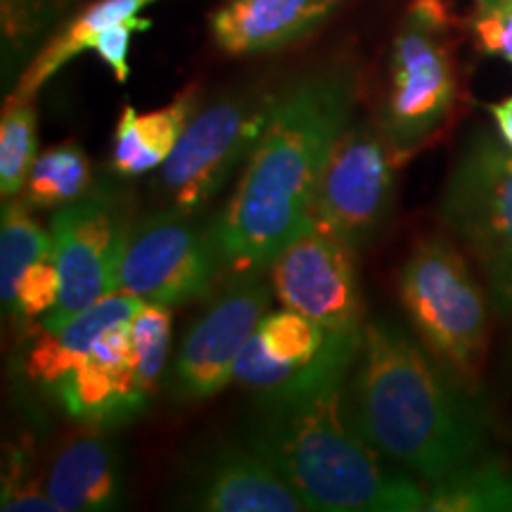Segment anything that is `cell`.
<instances>
[{"label":"cell","instance_id":"31","mask_svg":"<svg viewBox=\"0 0 512 512\" xmlns=\"http://www.w3.org/2000/svg\"><path fill=\"white\" fill-rule=\"evenodd\" d=\"M482 5H494V3H501V0H479Z\"/></svg>","mask_w":512,"mask_h":512},{"label":"cell","instance_id":"6","mask_svg":"<svg viewBox=\"0 0 512 512\" xmlns=\"http://www.w3.org/2000/svg\"><path fill=\"white\" fill-rule=\"evenodd\" d=\"M441 221L477 261L494 302L512 311V152L477 133L441 195Z\"/></svg>","mask_w":512,"mask_h":512},{"label":"cell","instance_id":"5","mask_svg":"<svg viewBox=\"0 0 512 512\" xmlns=\"http://www.w3.org/2000/svg\"><path fill=\"white\" fill-rule=\"evenodd\" d=\"M399 297L422 347L467 392H477L489 344V309L451 240L422 238L403 261Z\"/></svg>","mask_w":512,"mask_h":512},{"label":"cell","instance_id":"23","mask_svg":"<svg viewBox=\"0 0 512 512\" xmlns=\"http://www.w3.org/2000/svg\"><path fill=\"white\" fill-rule=\"evenodd\" d=\"M91 188V162L76 143H60L41 152L31 166L24 200L31 207H64Z\"/></svg>","mask_w":512,"mask_h":512},{"label":"cell","instance_id":"18","mask_svg":"<svg viewBox=\"0 0 512 512\" xmlns=\"http://www.w3.org/2000/svg\"><path fill=\"white\" fill-rule=\"evenodd\" d=\"M145 302L126 292H112L88 311L55 330L38 332L27 354V375L38 387L55 396L64 380L91 354L95 339L121 320H131Z\"/></svg>","mask_w":512,"mask_h":512},{"label":"cell","instance_id":"2","mask_svg":"<svg viewBox=\"0 0 512 512\" xmlns=\"http://www.w3.org/2000/svg\"><path fill=\"white\" fill-rule=\"evenodd\" d=\"M358 81L351 64L318 69L275 95L216 233L233 273L266 271L313 228V195L339 133L351 121Z\"/></svg>","mask_w":512,"mask_h":512},{"label":"cell","instance_id":"16","mask_svg":"<svg viewBox=\"0 0 512 512\" xmlns=\"http://www.w3.org/2000/svg\"><path fill=\"white\" fill-rule=\"evenodd\" d=\"M325 332L297 311L266 313L235 363L242 387L266 394L283 387L323 347Z\"/></svg>","mask_w":512,"mask_h":512},{"label":"cell","instance_id":"27","mask_svg":"<svg viewBox=\"0 0 512 512\" xmlns=\"http://www.w3.org/2000/svg\"><path fill=\"white\" fill-rule=\"evenodd\" d=\"M57 297H60V273H57L53 249H50L43 259H38L24 273L22 283L17 287L15 306H12L10 313L22 323L43 320L53 311Z\"/></svg>","mask_w":512,"mask_h":512},{"label":"cell","instance_id":"4","mask_svg":"<svg viewBox=\"0 0 512 512\" xmlns=\"http://www.w3.org/2000/svg\"><path fill=\"white\" fill-rule=\"evenodd\" d=\"M458 107V69L446 0H411L394 36L380 128L396 166L437 143Z\"/></svg>","mask_w":512,"mask_h":512},{"label":"cell","instance_id":"21","mask_svg":"<svg viewBox=\"0 0 512 512\" xmlns=\"http://www.w3.org/2000/svg\"><path fill=\"white\" fill-rule=\"evenodd\" d=\"M425 510L484 512L512 510V472L494 460H475L427 484Z\"/></svg>","mask_w":512,"mask_h":512},{"label":"cell","instance_id":"12","mask_svg":"<svg viewBox=\"0 0 512 512\" xmlns=\"http://www.w3.org/2000/svg\"><path fill=\"white\" fill-rule=\"evenodd\" d=\"M354 254L313 226L266 268L273 294L285 309L302 313L323 332L361 330L363 302Z\"/></svg>","mask_w":512,"mask_h":512},{"label":"cell","instance_id":"13","mask_svg":"<svg viewBox=\"0 0 512 512\" xmlns=\"http://www.w3.org/2000/svg\"><path fill=\"white\" fill-rule=\"evenodd\" d=\"M192 508L207 512H302L297 489L256 446H223L200 467Z\"/></svg>","mask_w":512,"mask_h":512},{"label":"cell","instance_id":"25","mask_svg":"<svg viewBox=\"0 0 512 512\" xmlns=\"http://www.w3.org/2000/svg\"><path fill=\"white\" fill-rule=\"evenodd\" d=\"M133 382L147 401L155 394L171 347V306L145 302L131 318Z\"/></svg>","mask_w":512,"mask_h":512},{"label":"cell","instance_id":"1","mask_svg":"<svg viewBox=\"0 0 512 512\" xmlns=\"http://www.w3.org/2000/svg\"><path fill=\"white\" fill-rule=\"evenodd\" d=\"M361 330L325 332L313 361L264 394L249 444L278 467L306 510H425L427 489L420 479L384 460L351 415L349 377Z\"/></svg>","mask_w":512,"mask_h":512},{"label":"cell","instance_id":"14","mask_svg":"<svg viewBox=\"0 0 512 512\" xmlns=\"http://www.w3.org/2000/svg\"><path fill=\"white\" fill-rule=\"evenodd\" d=\"M74 418L107 425L138 415L145 399L133 382L131 320H121L95 339L91 354L55 392Z\"/></svg>","mask_w":512,"mask_h":512},{"label":"cell","instance_id":"19","mask_svg":"<svg viewBox=\"0 0 512 512\" xmlns=\"http://www.w3.org/2000/svg\"><path fill=\"white\" fill-rule=\"evenodd\" d=\"M195 110V88L178 93L162 110L138 114L131 105L121 112L114 131L112 166L121 176H138L169 159Z\"/></svg>","mask_w":512,"mask_h":512},{"label":"cell","instance_id":"28","mask_svg":"<svg viewBox=\"0 0 512 512\" xmlns=\"http://www.w3.org/2000/svg\"><path fill=\"white\" fill-rule=\"evenodd\" d=\"M150 27V19H143L138 15L124 19V22L112 24V27L102 29L98 36H93L91 48L88 50H95L107 62V67L112 69V74L117 76V81L126 83L128 74H131V69H128V43H131V36L136 31H147Z\"/></svg>","mask_w":512,"mask_h":512},{"label":"cell","instance_id":"9","mask_svg":"<svg viewBox=\"0 0 512 512\" xmlns=\"http://www.w3.org/2000/svg\"><path fill=\"white\" fill-rule=\"evenodd\" d=\"M396 162L373 121L344 126L313 195V226L361 252L380 235L394 204Z\"/></svg>","mask_w":512,"mask_h":512},{"label":"cell","instance_id":"11","mask_svg":"<svg viewBox=\"0 0 512 512\" xmlns=\"http://www.w3.org/2000/svg\"><path fill=\"white\" fill-rule=\"evenodd\" d=\"M273 287L264 271H240L185 335L171 368L176 401H204L223 392L256 325L268 313Z\"/></svg>","mask_w":512,"mask_h":512},{"label":"cell","instance_id":"8","mask_svg":"<svg viewBox=\"0 0 512 512\" xmlns=\"http://www.w3.org/2000/svg\"><path fill=\"white\" fill-rule=\"evenodd\" d=\"M228 268L216 221L204 223L197 211L166 204L136 219L119 268V292L164 306H181L214 290Z\"/></svg>","mask_w":512,"mask_h":512},{"label":"cell","instance_id":"7","mask_svg":"<svg viewBox=\"0 0 512 512\" xmlns=\"http://www.w3.org/2000/svg\"><path fill=\"white\" fill-rule=\"evenodd\" d=\"M133 221L124 192L105 181L91 185L79 200L55 211L50 249L60 273V297L41 320L43 330L62 328L67 320L117 292Z\"/></svg>","mask_w":512,"mask_h":512},{"label":"cell","instance_id":"3","mask_svg":"<svg viewBox=\"0 0 512 512\" xmlns=\"http://www.w3.org/2000/svg\"><path fill=\"white\" fill-rule=\"evenodd\" d=\"M465 392L394 323L363 325L349 406L363 439L394 467L432 484L482 456L484 422Z\"/></svg>","mask_w":512,"mask_h":512},{"label":"cell","instance_id":"22","mask_svg":"<svg viewBox=\"0 0 512 512\" xmlns=\"http://www.w3.org/2000/svg\"><path fill=\"white\" fill-rule=\"evenodd\" d=\"M27 200L10 197L3 204L0 223V294L5 313L12 311L17 287L24 273L50 252V230L38 223L29 211Z\"/></svg>","mask_w":512,"mask_h":512},{"label":"cell","instance_id":"15","mask_svg":"<svg viewBox=\"0 0 512 512\" xmlns=\"http://www.w3.org/2000/svg\"><path fill=\"white\" fill-rule=\"evenodd\" d=\"M337 0H226L211 15L216 46L228 55L283 48L318 27Z\"/></svg>","mask_w":512,"mask_h":512},{"label":"cell","instance_id":"26","mask_svg":"<svg viewBox=\"0 0 512 512\" xmlns=\"http://www.w3.org/2000/svg\"><path fill=\"white\" fill-rule=\"evenodd\" d=\"M0 508L5 512H57L46 491V484H41L36 475L34 456H31V448L27 444L15 446L10 451Z\"/></svg>","mask_w":512,"mask_h":512},{"label":"cell","instance_id":"10","mask_svg":"<svg viewBox=\"0 0 512 512\" xmlns=\"http://www.w3.org/2000/svg\"><path fill=\"white\" fill-rule=\"evenodd\" d=\"M273 100L264 93H235L192 114L157 178L171 207L200 211L214 200L252 155Z\"/></svg>","mask_w":512,"mask_h":512},{"label":"cell","instance_id":"30","mask_svg":"<svg viewBox=\"0 0 512 512\" xmlns=\"http://www.w3.org/2000/svg\"><path fill=\"white\" fill-rule=\"evenodd\" d=\"M489 112L496 121L498 136H501L505 147H508V150L512 152V95H510V98L501 100V102H494V105H489Z\"/></svg>","mask_w":512,"mask_h":512},{"label":"cell","instance_id":"24","mask_svg":"<svg viewBox=\"0 0 512 512\" xmlns=\"http://www.w3.org/2000/svg\"><path fill=\"white\" fill-rule=\"evenodd\" d=\"M36 110L34 102L10 95L0 119V192L3 200L24 192L36 162Z\"/></svg>","mask_w":512,"mask_h":512},{"label":"cell","instance_id":"17","mask_svg":"<svg viewBox=\"0 0 512 512\" xmlns=\"http://www.w3.org/2000/svg\"><path fill=\"white\" fill-rule=\"evenodd\" d=\"M46 491L57 512L117 508L121 467L114 446L98 432L69 439L50 465Z\"/></svg>","mask_w":512,"mask_h":512},{"label":"cell","instance_id":"20","mask_svg":"<svg viewBox=\"0 0 512 512\" xmlns=\"http://www.w3.org/2000/svg\"><path fill=\"white\" fill-rule=\"evenodd\" d=\"M155 0H98L91 8H86L79 17L69 22V27L57 34L46 48L34 57V62L24 69L22 79H19L15 88V98L34 100V95L41 91L53 76L69 60L83 50L91 48L93 36H98L102 29L112 27V24L124 22V19L136 17L140 10L152 5Z\"/></svg>","mask_w":512,"mask_h":512},{"label":"cell","instance_id":"29","mask_svg":"<svg viewBox=\"0 0 512 512\" xmlns=\"http://www.w3.org/2000/svg\"><path fill=\"white\" fill-rule=\"evenodd\" d=\"M475 36L484 53L501 57L512 67V0L482 5L475 19Z\"/></svg>","mask_w":512,"mask_h":512}]
</instances>
